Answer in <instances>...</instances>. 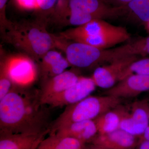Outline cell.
<instances>
[{
	"instance_id": "cell-5",
	"label": "cell",
	"mask_w": 149,
	"mask_h": 149,
	"mask_svg": "<svg viewBox=\"0 0 149 149\" xmlns=\"http://www.w3.org/2000/svg\"><path fill=\"white\" fill-rule=\"evenodd\" d=\"M59 48L64 50L71 66L85 68L105 62V49L75 42L65 45L63 40Z\"/></svg>"
},
{
	"instance_id": "cell-14",
	"label": "cell",
	"mask_w": 149,
	"mask_h": 149,
	"mask_svg": "<svg viewBox=\"0 0 149 149\" xmlns=\"http://www.w3.org/2000/svg\"><path fill=\"white\" fill-rule=\"evenodd\" d=\"M47 132L1 133L0 149H32Z\"/></svg>"
},
{
	"instance_id": "cell-32",
	"label": "cell",
	"mask_w": 149,
	"mask_h": 149,
	"mask_svg": "<svg viewBox=\"0 0 149 149\" xmlns=\"http://www.w3.org/2000/svg\"><path fill=\"white\" fill-rule=\"evenodd\" d=\"M97 148H98L99 149H108L104 148H101V147H98V146H97Z\"/></svg>"
},
{
	"instance_id": "cell-2",
	"label": "cell",
	"mask_w": 149,
	"mask_h": 149,
	"mask_svg": "<svg viewBox=\"0 0 149 149\" xmlns=\"http://www.w3.org/2000/svg\"><path fill=\"white\" fill-rule=\"evenodd\" d=\"M2 33L7 42L37 60L41 59L58 45V37L49 33L45 25L39 23L10 22Z\"/></svg>"
},
{
	"instance_id": "cell-20",
	"label": "cell",
	"mask_w": 149,
	"mask_h": 149,
	"mask_svg": "<svg viewBox=\"0 0 149 149\" xmlns=\"http://www.w3.org/2000/svg\"><path fill=\"white\" fill-rule=\"evenodd\" d=\"M121 8L122 16L143 24L149 21V0H134Z\"/></svg>"
},
{
	"instance_id": "cell-30",
	"label": "cell",
	"mask_w": 149,
	"mask_h": 149,
	"mask_svg": "<svg viewBox=\"0 0 149 149\" xmlns=\"http://www.w3.org/2000/svg\"><path fill=\"white\" fill-rule=\"evenodd\" d=\"M144 24V26H145V29H146L147 32L149 34V21L147 22Z\"/></svg>"
},
{
	"instance_id": "cell-27",
	"label": "cell",
	"mask_w": 149,
	"mask_h": 149,
	"mask_svg": "<svg viewBox=\"0 0 149 149\" xmlns=\"http://www.w3.org/2000/svg\"><path fill=\"white\" fill-rule=\"evenodd\" d=\"M136 149H149V141L140 139Z\"/></svg>"
},
{
	"instance_id": "cell-1",
	"label": "cell",
	"mask_w": 149,
	"mask_h": 149,
	"mask_svg": "<svg viewBox=\"0 0 149 149\" xmlns=\"http://www.w3.org/2000/svg\"><path fill=\"white\" fill-rule=\"evenodd\" d=\"M35 100L15 88L0 100L1 133L42 132V117Z\"/></svg>"
},
{
	"instance_id": "cell-3",
	"label": "cell",
	"mask_w": 149,
	"mask_h": 149,
	"mask_svg": "<svg viewBox=\"0 0 149 149\" xmlns=\"http://www.w3.org/2000/svg\"><path fill=\"white\" fill-rule=\"evenodd\" d=\"M60 37L107 49L128 41L130 35L125 27L116 26L98 19L61 32Z\"/></svg>"
},
{
	"instance_id": "cell-26",
	"label": "cell",
	"mask_w": 149,
	"mask_h": 149,
	"mask_svg": "<svg viewBox=\"0 0 149 149\" xmlns=\"http://www.w3.org/2000/svg\"><path fill=\"white\" fill-rule=\"evenodd\" d=\"M106 2L116 7L123 6L134 0H104Z\"/></svg>"
},
{
	"instance_id": "cell-11",
	"label": "cell",
	"mask_w": 149,
	"mask_h": 149,
	"mask_svg": "<svg viewBox=\"0 0 149 149\" xmlns=\"http://www.w3.org/2000/svg\"><path fill=\"white\" fill-rule=\"evenodd\" d=\"M149 91V75L132 74L118 82L105 94L118 98L136 97Z\"/></svg>"
},
{
	"instance_id": "cell-31",
	"label": "cell",
	"mask_w": 149,
	"mask_h": 149,
	"mask_svg": "<svg viewBox=\"0 0 149 149\" xmlns=\"http://www.w3.org/2000/svg\"><path fill=\"white\" fill-rule=\"evenodd\" d=\"M41 140H40L39 142H38V143H37L36 144V145H35V146L33 147V148H32V149H36V148H37V146H38V144H39V143H40V141H41Z\"/></svg>"
},
{
	"instance_id": "cell-12",
	"label": "cell",
	"mask_w": 149,
	"mask_h": 149,
	"mask_svg": "<svg viewBox=\"0 0 149 149\" xmlns=\"http://www.w3.org/2000/svg\"><path fill=\"white\" fill-rule=\"evenodd\" d=\"M80 77L74 71L66 70L61 74L47 80L39 96L41 104H44L49 99L74 85Z\"/></svg>"
},
{
	"instance_id": "cell-28",
	"label": "cell",
	"mask_w": 149,
	"mask_h": 149,
	"mask_svg": "<svg viewBox=\"0 0 149 149\" xmlns=\"http://www.w3.org/2000/svg\"><path fill=\"white\" fill-rule=\"evenodd\" d=\"M141 137V139L149 141V126L146 128L143 134Z\"/></svg>"
},
{
	"instance_id": "cell-7",
	"label": "cell",
	"mask_w": 149,
	"mask_h": 149,
	"mask_svg": "<svg viewBox=\"0 0 149 149\" xmlns=\"http://www.w3.org/2000/svg\"><path fill=\"white\" fill-rule=\"evenodd\" d=\"M131 111L124 109L120 128L136 137L141 136L149 126V104L148 100L134 102Z\"/></svg>"
},
{
	"instance_id": "cell-29",
	"label": "cell",
	"mask_w": 149,
	"mask_h": 149,
	"mask_svg": "<svg viewBox=\"0 0 149 149\" xmlns=\"http://www.w3.org/2000/svg\"><path fill=\"white\" fill-rule=\"evenodd\" d=\"M83 149H99L97 147L94 145H92L91 146L85 147H84Z\"/></svg>"
},
{
	"instance_id": "cell-23",
	"label": "cell",
	"mask_w": 149,
	"mask_h": 149,
	"mask_svg": "<svg viewBox=\"0 0 149 149\" xmlns=\"http://www.w3.org/2000/svg\"><path fill=\"white\" fill-rule=\"evenodd\" d=\"M56 1L57 0H37V10L44 13L52 11Z\"/></svg>"
},
{
	"instance_id": "cell-4",
	"label": "cell",
	"mask_w": 149,
	"mask_h": 149,
	"mask_svg": "<svg viewBox=\"0 0 149 149\" xmlns=\"http://www.w3.org/2000/svg\"><path fill=\"white\" fill-rule=\"evenodd\" d=\"M120 99L114 96H89L68 106L53 125L52 130L73 123L94 120L108 111L119 106Z\"/></svg>"
},
{
	"instance_id": "cell-19",
	"label": "cell",
	"mask_w": 149,
	"mask_h": 149,
	"mask_svg": "<svg viewBox=\"0 0 149 149\" xmlns=\"http://www.w3.org/2000/svg\"><path fill=\"white\" fill-rule=\"evenodd\" d=\"M118 106L105 112L94 120L98 134H107L120 128L123 108Z\"/></svg>"
},
{
	"instance_id": "cell-25",
	"label": "cell",
	"mask_w": 149,
	"mask_h": 149,
	"mask_svg": "<svg viewBox=\"0 0 149 149\" xmlns=\"http://www.w3.org/2000/svg\"><path fill=\"white\" fill-rule=\"evenodd\" d=\"M8 0H0V22L1 28L5 27L9 22L6 17V8Z\"/></svg>"
},
{
	"instance_id": "cell-24",
	"label": "cell",
	"mask_w": 149,
	"mask_h": 149,
	"mask_svg": "<svg viewBox=\"0 0 149 149\" xmlns=\"http://www.w3.org/2000/svg\"><path fill=\"white\" fill-rule=\"evenodd\" d=\"M19 7L27 10H38L37 0H15Z\"/></svg>"
},
{
	"instance_id": "cell-8",
	"label": "cell",
	"mask_w": 149,
	"mask_h": 149,
	"mask_svg": "<svg viewBox=\"0 0 149 149\" xmlns=\"http://www.w3.org/2000/svg\"><path fill=\"white\" fill-rule=\"evenodd\" d=\"M96 87L92 77L80 76L75 84L49 99L44 104L49 105L53 107L70 105L91 95Z\"/></svg>"
},
{
	"instance_id": "cell-17",
	"label": "cell",
	"mask_w": 149,
	"mask_h": 149,
	"mask_svg": "<svg viewBox=\"0 0 149 149\" xmlns=\"http://www.w3.org/2000/svg\"><path fill=\"white\" fill-rule=\"evenodd\" d=\"M41 60V73L44 78L48 79L61 74L71 66L60 53L52 49L46 53Z\"/></svg>"
},
{
	"instance_id": "cell-13",
	"label": "cell",
	"mask_w": 149,
	"mask_h": 149,
	"mask_svg": "<svg viewBox=\"0 0 149 149\" xmlns=\"http://www.w3.org/2000/svg\"><path fill=\"white\" fill-rule=\"evenodd\" d=\"M136 137L119 128L107 134H98L92 143L106 149H133L139 142Z\"/></svg>"
},
{
	"instance_id": "cell-16",
	"label": "cell",
	"mask_w": 149,
	"mask_h": 149,
	"mask_svg": "<svg viewBox=\"0 0 149 149\" xmlns=\"http://www.w3.org/2000/svg\"><path fill=\"white\" fill-rule=\"evenodd\" d=\"M149 55V36L141 37L120 47L106 50L107 62L130 56Z\"/></svg>"
},
{
	"instance_id": "cell-10",
	"label": "cell",
	"mask_w": 149,
	"mask_h": 149,
	"mask_svg": "<svg viewBox=\"0 0 149 149\" xmlns=\"http://www.w3.org/2000/svg\"><path fill=\"white\" fill-rule=\"evenodd\" d=\"M67 9L88 14L96 19L115 18L122 16L120 7L112 6L104 0H68Z\"/></svg>"
},
{
	"instance_id": "cell-15",
	"label": "cell",
	"mask_w": 149,
	"mask_h": 149,
	"mask_svg": "<svg viewBox=\"0 0 149 149\" xmlns=\"http://www.w3.org/2000/svg\"><path fill=\"white\" fill-rule=\"evenodd\" d=\"M50 133L72 137L85 144L92 142L97 136L98 130L95 120H88L73 123L64 125L51 131Z\"/></svg>"
},
{
	"instance_id": "cell-6",
	"label": "cell",
	"mask_w": 149,
	"mask_h": 149,
	"mask_svg": "<svg viewBox=\"0 0 149 149\" xmlns=\"http://www.w3.org/2000/svg\"><path fill=\"white\" fill-rule=\"evenodd\" d=\"M10 78L13 85L25 87L35 81L37 77L36 65L28 56L13 55L1 62Z\"/></svg>"
},
{
	"instance_id": "cell-9",
	"label": "cell",
	"mask_w": 149,
	"mask_h": 149,
	"mask_svg": "<svg viewBox=\"0 0 149 149\" xmlns=\"http://www.w3.org/2000/svg\"><path fill=\"white\" fill-rule=\"evenodd\" d=\"M138 59L137 56L125 57L111 62L107 65L98 67L91 77L97 87L108 90L120 81L124 71Z\"/></svg>"
},
{
	"instance_id": "cell-18",
	"label": "cell",
	"mask_w": 149,
	"mask_h": 149,
	"mask_svg": "<svg viewBox=\"0 0 149 149\" xmlns=\"http://www.w3.org/2000/svg\"><path fill=\"white\" fill-rule=\"evenodd\" d=\"M84 144L74 138L50 133L43 138L36 149H83Z\"/></svg>"
},
{
	"instance_id": "cell-33",
	"label": "cell",
	"mask_w": 149,
	"mask_h": 149,
	"mask_svg": "<svg viewBox=\"0 0 149 149\" xmlns=\"http://www.w3.org/2000/svg\"><path fill=\"white\" fill-rule=\"evenodd\" d=\"M148 102L149 104V101H148Z\"/></svg>"
},
{
	"instance_id": "cell-21",
	"label": "cell",
	"mask_w": 149,
	"mask_h": 149,
	"mask_svg": "<svg viewBox=\"0 0 149 149\" xmlns=\"http://www.w3.org/2000/svg\"><path fill=\"white\" fill-rule=\"evenodd\" d=\"M132 74L149 75V57L138 59L133 62L123 72L120 81Z\"/></svg>"
},
{
	"instance_id": "cell-22",
	"label": "cell",
	"mask_w": 149,
	"mask_h": 149,
	"mask_svg": "<svg viewBox=\"0 0 149 149\" xmlns=\"http://www.w3.org/2000/svg\"><path fill=\"white\" fill-rule=\"evenodd\" d=\"M13 85L2 63L0 66V100L12 89Z\"/></svg>"
}]
</instances>
